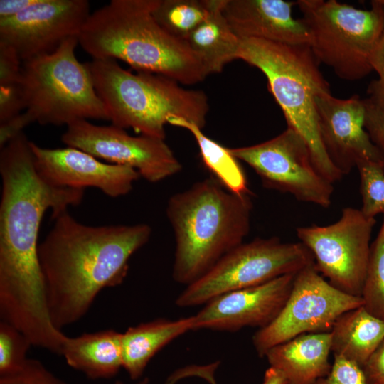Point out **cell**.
<instances>
[{"label": "cell", "mask_w": 384, "mask_h": 384, "mask_svg": "<svg viewBox=\"0 0 384 384\" xmlns=\"http://www.w3.org/2000/svg\"><path fill=\"white\" fill-rule=\"evenodd\" d=\"M361 297L363 306L370 313L384 319V220L371 244Z\"/></svg>", "instance_id": "4316f807"}, {"label": "cell", "mask_w": 384, "mask_h": 384, "mask_svg": "<svg viewBox=\"0 0 384 384\" xmlns=\"http://www.w3.org/2000/svg\"><path fill=\"white\" fill-rule=\"evenodd\" d=\"M331 351V332L313 333L274 346L265 356L284 374L287 384H313L329 373Z\"/></svg>", "instance_id": "d6986e66"}, {"label": "cell", "mask_w": 384, "mask_h": 384, "mask_svg": "<svg viewBox=\"0 0 384 384\" xmlns=\"http://www.w3.org/2000/svg\"><path fill=\"white\" fill-rule=\"evenodd\" d=\"M52 219L38 257L50 316L62 331L86 315L102 289L124 282L130 257L149 241L151 228L145 223L85 225L68 210Z\"/></svg>", "instance_id": "7a4b0ae2"}, {"label": "cell", "mask_w": 384, "mask_h": 384, "mask_svg": "<svg viewBox=\"0 0 384 384\" xmlns=\"http://www.w3.org/2000/svg\"><path fill=\"white\" fill-rule=\"evenodd\" d=\"M375 218L361 209L344 208L335 223L296 230L299 242L311 252L316 270L331 285L361 297L370 253Z\"/></svg>", "instance_id": "8fae6325"}, {"label": "cell", "mask_w": 384, "mask_h": 384, "mask_svg": "<svg viewBox=\"0 0 384 384\" xmlns=\"http://www.w3.org/2000/svg\"><path fill=\"white\" fill-rule=\"evenodd\" d=\"M365 107L364 126L371 142L384 158V110L363 99Z\"/></svg>", "instance_id": "d6a6232c"}, {"label": "cell", "mask_w": 384, "mask_h": 384, "mask_svg": "<svg viewBox=\"0 0 384 384\" xmlns=\"http://www.w3.org/2000/svg\"><path fill=\"white\" fill-rule=\"evenodd\" d=\"M77 37L55 51L22 63L24 110L0 124V147L33 122L66 125L78 120H110L85 63L75 56Z\"/></svg>", "instance_id": "52a82bcc"}, {"label": "cell", "mask_w": 384, "mask_h": 384, "mask_svg": "<svg viewBox=\"0 0 384 384\" xmlns=\"http://www.w3.org/2000/svg\"><path fill=\"white\" fill-rule=\"evenodd\" d=\"M33 346L30 340L12 325L0 322V375L14 371L21 367Z\"/></svg>", "instance_id": "f1b7e54d"}, {"label": "cell", "mask_w": 384, "mask_h": 384, "mask_svg": "<svg viewBox=\"0 0 384 384\" xmlns=\"http://www.w3.org/2000/svg\"><path fill=\"white\" fill-rule=\"evenodd\" d=\"M87 0H40L27 10L0 19V43L22 62L50 54L77 37L90 16Z\"/></svg>", "instance_id": "5bb4252c"}, {"label": "cell", "mask_w": 384, "mask_h": 384, "mask_svg": "<svg viewBox=\"0 0 384 384\" xmlns=\"http://www.w3.org/2000/svg\"><path fill=\"white\" fill-rule=\"evenodd\" d=\"M168 123L184 128L193 136L204 165L227 190L237 194L250 193L245 173L228 148L206 137L202 129L186 119L173 117Z\"/></svg>", "instance_id": "cb8c5ba5"}, {"label": "cell", "mask_w": 384, "mask_h": 384, "mask_svg": "<svg viewBox=\"0 0 384 384\" xmlns=\"http://www.w3.org/2000/svg\"><path fill=\"white\" fill-rule=\"evenodd\" d=\"M294 5L296 1L283 0H223V13L240 39L310 45L306 24L292 16Z\"/></svg>", "instance_id": "ac0fdd59"}, {"label": "cell", "mask_w": 384, "mask_h": 384, "mask_svg": "<svg viewBox=\"0 0 384 384\" xmlns=\"http://www.w3.org/2000/svg\"><path fill=\"white\" fill-rule=\"evenodd\" d=\"M302 19L311 36L318 60L341 79L361 80L373 70L371 55L384 32V4L370 1V9L336 0H299Z\"/></svg>", "instance_id": "ba28073f"}, {"label": "cell", "mask_w": 384, "mask_h": 384, "mask_svg": "<svg viewBox=\"0 0 384 384\" xmlns=\"http://www.w3.org/2000/svg\"><path fill=\"white\" fill-rule=\"evenodd\" d=\"M252 209L250 193H234L215 178L172 196L166 215L176 240L174 279L186 286L194 282L242 244Z\"/></svg>", "instance_id": "277c9868"}, {"label": "cell", "mask_w": 384, "mask_h": 384, "mask_svg": "<svg viewBox=\"0 0 384 384\" xmlns=\"http://www.w3.org/2000/svg\"><path fill=\"white\" fill-rule=\"evenodd\" d=\"M0 384H66L54 375L43 363L28 358L18 369L0 375Z\"/></svg>", "instance_id": "f546056e"}, {"label": "cell", "mask_w": 384, "mask_h": 384, "mask_svg": "<svg viewBox=\"0 0 384 384\" xmlns=\"http://www.w3.org/2000/svg\"><path fill=\"white\" fill-rule=\"evenodd\" d=\"M381 1H382V2L384 4V0H381Z\"/></svg>", "instance_id": "f35d334b"}, {"label": "cell", "mask_w": 384, "mask_h": 384, "mask_svg": "<svg viewBox=\"0 0 384 384\" xmlns=\"http://www.w3.org/2000/svg\"><path fill=\"white\" fill-rule=\"evenodd\" d=\"M383 163L368 160L356 164L361 180V212L365 216L375 218L379 214L384 220V170Z\"/></svg>", "instance_id": "83f0119b"}, {"label": "cell", "mask_w": 384, "mask_h": 384, "mask_svg": "<svg viewBox=\"0 0 384 384\" xmlns=\"http://www.w3.org/2000/svg\"><path fill=\"white\" fill-rule=\"evenodd\" d=\"M194 330V316L176 320L159 319L129 327L122 333V368L136 380L150 360L165 346Z\"/></svg>", "instance_id": "44dd1931"}, {"label": "cell", "mask_w": 384, "mask_h": 384, "mask_svg": "<svg viewBox=\"0 0 384 384\" xmlns=\"http://www.w3.org/2000/svg\"><path fill=\"white\" fill-rule=\"evenodd\" d=\"M22 63L11 47L0 43V124L14 119L24 110Z\"/></svg>", "instance_id": "484cf974"}, {"label": "cell", "mask_w": 384, "mask_h": 384, "mask_svg": "<svg viewBox=\"0 0 384 384\" xmlns=\"http://www.w3.org/2000/svg\"><path fill=\"white\" fill-rule=\"evenodd\" d=\"M35 167L48 183L60 188L92 187L111 198L129 193L140 177L128 166L103 163L80 149L43 148L31 141Z\"/></svg>", "instance_id": "9a60e30c"}, {"label": "cell", "mask_w": 384, "mask_h": 384, "mask_svg": "<svg viewBox=\"0 0 384 384\" xmlns=\"http://www.w3.org/2000/svg\"><path fill=\"white\" fill-rule=\"evenodd\" d=\"M262 384H287V380L280 370L270 366L265 373Z\"/></svg>", "instance_id": "d590c367"}, {"label": "cell", "mask_w": 384, "mask_h": 384, "mask_svg": "<svg viewBox=\"0 0 384 384\" xmlns=\"http://www.w3.org/2000/svg\"><path fill=\"white\" fill-rule=\"evenodd\" d=\"M238 59L265 75L287 127L304 139L317 171L331 183L341 180L343 175L329 159L321 139L315 98L331 90L310 45L240 39Z\"/></svg>", "instance_id": "8992f818"}, {"label": "cell", "mask_w": 384, "mask_h": 384, "mask_svg": "<svg viewBox=\"0 0 384 384\" xmlns=\"http://www.w3.org/2000/svg\"><path fill=\"white\" fill-rule=\"evenodd\" d=\"M313 264L312 254L300 242H284L277 237L256 238L232 250L203 276L187 285L176 304H205L223 294L297 274Z\"/></svg>", "instance_id": "9c48e42d"}, {"label": "cell", "mask_w": 384, "mask_h": 384, "mask_svg": "<svg viewBox=\"0 0 384 384\" xmlns=\"http://www.w3.org/2000/svg\"><path fill=\"white\" fill-rule=\"evenodd\" d=\"M315 103L324 149L343 176L362 160L384 163L365 129L363 99H339L329 93L317 96Z\"/></svg>", "instance_id": "2e32d148"}, {"label": "cell", "mask_w": 384, "mask_h": 384, "mask_svg": "<svg viewBox=\"0 0 384 384\" xmlns=\"http://www.w3.org/2000/svg\"><path fill=\"white\" fill-rule=\"evenodd\" d=\"M370 64L378 77L368 86V99L375 106L384 110V32L371 55Z\"/></svg>", "instance_id": "1f68e13d"}, {"label": "cell", "mask_w": 384, "mask_h": 384, "mask_svg": "<svg viewBox=\"0 0 384 384\" xmlns=\"http://www.w3.org/2000/svg\"><path fill=\"white\" fill-rule=\"evenodd\" d=\"M295 274L283 275L257 286L215 297L193 316L194 330L233 331L246 326H267L286 303Z\"/></svg>", "instance_id": "e0dca14e"}, {"label": "cell", "mask_w": 384, "mask_h": 384, "mask_svg": "<svg viewBox=\"0 0 384 384\" xmlns=\"http://www.w3.org/2000/svg\"><path fill=\"white\" fill-rule=\"evenodd\" d=\"M363 305L361 297L338 289L311 265L295 274L277 316L253 335L254 347L263 357L273 346L302 334L330 332L340 316Z\"/></svg>", "instance_id": "30bf717a"}, {"label": "cell", "mask_w": 384, "mask_h": 384, "mask_svg": "<svg viewBox=\"0 0 384 384\" xmlns=\"http://www.w3.org/2000/svg\"><path fill=\"white\" fill-rule=\"evenodd\" d=\"M383 170H384V163H383Z\"/></svg>", "instance_id": "74e56055"}, {"label": "cell", "mask_w": 384, "mask_h": 384, "mask_svg": "<svg viewBox=\"0 0 384 384\" xmlns=\"http://www.w3.org/2000/svg\"><path fill=\"white\" fill-rule=\"evenodd\" d=\"M40 0H1L0 19L13 17L37 4Z\"/></svg>", "instance_id": "e575fe53"}, {"label": "cell", "mask_w": 384, "mask_h": 384, "mask_svg": "<svg viewBox=\"0 0 384 384\" xmlns=\"http://www.w3.org/2000/svg\"><path fill=\"white\" fill-rule=\"evenodd\" d=\"M211 0H158L156 21L172 36L186 41L208 17Z\"/></svg>", "instance_id": "d4e9b609"}, {"label": "cell", "mask_w": 384, "mask_h": 384, "mask_svg": "<svg viewBox=\"0 0 384 384\" xmlns=\"http://www.w3.org/2000/svg\"><path fill=\"white\" fill-rule=\"evenodd\" d=\"M334 356L329 373L313 384H369L362 367L341 356Z\"/></svg>", "instance_id": "4dcf8cb0"}, {"label": "cell", "mask_w": 384, "mask_h": 384, "mask_svg": "<svg viewBox=\"0 0 384 384\" xmlns=\"http://www.w3.org/2000/svg\"><path fill=\"white\" fill-rule=\"evenodd\" d=\"M85 65L112 125L161 139L173 117L205 126L209 104L204 92L161 75L132 73L112 59H92Z\"/></svg>", "instance_id": "5b68a950"}, {"label": "cell", "mask_w": 384, "mask_h": 384, "mask_svg": "<svg viewBox=\"0 0 384 384\" xmlns=\"http://www.w3.org/2000/svg\"><path fill=\"white\" fill-rule=\"evenodd\" d=\"M363 369L369 384H384V339Z\"/></svg>", "instance_id": "836d02e7"}, {"label": "cell", "mask_w": 384, "mask_h": 384, "mask_svg": "<svg viewBox=\"0 0 384 384\" xmlns=\"http://www.w3.org/2000/svg\"><path fill=\"white\" fill-rule=\"evenodd\" d=\"M174 382V379L173 378V379H171L169 382H168L167 384H172ZM148 383H149L148 378H145L142 379V380H140L139 382H138L137 384H148ZM114 384H125V383H124L123 382L120 380H117L115 382Z\"/></svg>", "instance_id": "8d00e7d4"}, {"label": "cell", "mask_w": 384, "mask_h": 384, "mask_svg": "<svg viewBox=\"0 0 384 384\" xmlns=\"http://www.w3.org/2000/svg\"><path fill=\"white\" fill-rule=\"evenodd\" d=\"M223 5V0H211L208 17L186 40L208 75L222 72L228 63L238 59L240 39L224 16Z\"/></svg>", "instance_id": "603a6c76"}, {"label": "cell", "mask_w": 384, "mask_h": 384, "mask_svg": "<svg viewBox=\"0 0 384 384\" xmlns=\"http://www.w3.org/2000/svg\"><path fill=\"white\" fill-rule=\"evenodd\" d=\"M228 149L255 171L264 187L322 208L331 206L333 183L317 171L308 146L293 129L257 144Z\"/></svg>", "instance_id": "7c38bea8"}, {"label": "cell", "mask_w": 384, "mask_h": 384, "mask_svg": "<svg viewBox=\"0 0 384 384\" xmlns=\"http://www.w3.org/2000/svg\"><path fill=\"white\" fill-rule=\"evenodd\" d=\"M60 355L70 368L89 378H112L122 368V333L107 329L67 336Z\"/></svg>", "instance_id": "ffe728a7"}, {"label": "cell", "mask_w": 384, "mask_h": 384, "mask_svg": "<svg viewBox=\"0 0 384 384\" xmlns=\"http://www.w3.org/2000/svg\"><path fill=\"white\" fill-rule=\"evenodd\" d=\"M158 0H112L90 14L78 43L92 59L120 60L139 72L193 85L208 74L187 41L167 32L153 11Z\"/></svg>", "instance_id": "3957f363"}, {"label": "cell", "mask_w": 384, "mask_h": 384, "mask_svg": "<svg viewBox=\"0 0 384 384\" xmlns=\"http://www.w3.org/2000/svg\"><path fill=\"white\" fill-rule=\"evenodd\" d=\"M0 318L24 332L50 323L38 257L43 217L81 203L85 189L60 188L38 173L23 132L0 147Z\"/></svg>", "instance_id": "6da1fadb"}, {"label": "cell", "mask_w": 384, "mask_h": 384, "mask_svg": "<svg viewBox=\"0 0 384 384\" xmlns=\"http://www.w3.org/2000/svg\"><path fill=\"white\" fill-rule=\"evenodd\" d=\"M62 142L110 164L128 166L151 183L159 182L179 172L180 161L164 139L129 135L124 129L98 126L78 120L67 126Z\"/></svg>", "instance_id": "4fadbf2b"}, {"label": "cell", "mask_w": 384, "mask_h": 384, "mask_svg": "<svg viewBox=\"0 0 384 384\" xmlns=\"http://www.w3.org/2000/svg\"><path fill=\"white\" fill-rule=\"evenodd\" d=\"M330 332L334 355L363 368L384 339V319L363 305L340 316Z\"/></svg>", "instance_id": "7402d4cb"}]
</instances>
